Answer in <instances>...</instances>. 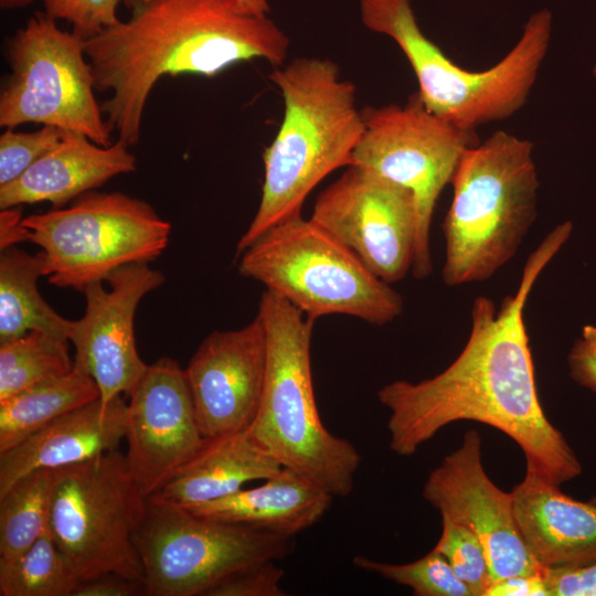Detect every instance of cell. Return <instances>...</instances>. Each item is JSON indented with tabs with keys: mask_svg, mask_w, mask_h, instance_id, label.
Returning a JSON list of instances; mask_svg holds the SVG:
<instances>
[{
	"mask_svg": "<svg viewBox=\"0 0 596 596\" xmlns=\"http://www.w3.org/2000/svg\"><path fill=\"white\" fill-rule=\"evenodd\" d=\"M572 230L566 221L542 240L529 256L515 292L499 307L486 296L473 299L469 337L445 370L415 383L395 380L377 391L390 413L386 427L393 453L412 456L445 426L476 421L519 445L525 473L556 487L582 473L577 456L540 403L523 317L534 284Z\"/></svg>",
	"mask_w": 596,
	"mask_h": 596,
	"instance_id": "6da1fadb",
	"label": "cell"
},
{
	"mask_svg": "<svg viewBox=\"0 0 596 596\" xmlns=\"http://www.w3.org/2000/svg\"><path fill=\"white\" fill-rule=\"evenodd\" d=\"M126 21L84 41L110 131L128 147L140 138L157 82L182 74L212 77L241 62L283 65L290 40L268 17L243 12L237 0H123Z\"/></svg>",
	"mask_w": 596,
	"mask_h": 596,
	"instance_id": "7a4b0ae2",
	"label": "cell"
},
{
	"mask_svg": "<svg viewBox=\"0 0 596 596\" xmlns=\"http://www.w3.org/2000/svg\"><path fill=\"white\" fill-rule=\"evenodd\" d=\"M269 79L284 100V116L265 149L257 212L236 245L240 256L274 225L301 213L304 201L334 170L348 167L363 130L355 86L329 58L296 57Z\"/></svg>",
	"mask_w": 596,
	"mask_h": 596,
	"instance_id": "3957f363",
	"label": "cell"
},
{
	"mask_svg": "<svg viewBox=\"0 0 596 596\" xmlns=\"http://www.w3.org/2000/svg\"><path fill=\"white\" fill-rule=\"evenodd\" d=\"M258 313L266 328L267 362L258 413L248 430L283 467L332 497H348L361 455L320 418L310 361L315 320L269 289L262 295Z\"/></svg>",
	"mask_w": 596,
	"mask_h": 596,
	"instance_id": "277c9868",
	"label": "cell"
},
{
	"mask_svg": "<svg viewBox=\"0 0 596 596\" xmlns=\"http://www.w3.org/2000/svg\"><path fill=\"white\" fill-rule=\"evenodd\" d=\"M532 153V142L505 131L464 152L443 223L447 286L486 281L517 254L538 215Z\"/></svg>",
	"mask_w": 596,
	"mask_h": 596,
	"instance_id": "5b68a950",
	"label": "cell"
},
{
	"mask_svg": "<svg viewBox=\"0 0 596 596\" xmlns=\"http://www.w3.org/2000/svg\"><path fill=\"white\" fill-rule=\"evenodd\" d=\"M369 30L391 38L405 54L418 82L416 94L430 113L466 130L503 120L526 102L546 55L552 14L533 13L510 52L482 72L456 65L421 30L411 0H360Z\"/></svg>",
	"mask_w": 596,
	"mask_h": 596,
	"instance_id": "8992f818",
	"label": "cell"
},
{
	"mask_svg": "<svg viewBox=\"0 0 596 596\" xmlns=\"http://www.w3.org/2000/svg\"><path fill=\"white\" fill-rule=\"evenodd\" d=\"M238 272L316 320L347 315L383 326L403 298L311 217L296 214L270 227L241 254Z\"/></svg>",
	"mask_w": 596,
	"mask_h": 596,
	"instance_id": "52a82bcc",
	"label": "cell"
},
{
	"mask_svg": "<svg viewBox=\"0 0 596 596\" xmlns=\"http://www.w3.org/2000/svg\"><path fill=\"white\" fill-rule=\"evenodd\" d=\"M22 224L28 241L42 248L49 283L82 292L120 267L157 259L171 232L150 204L121 192L91 191L68 207L23 217Z\"/></svg>",
	"mask_w": 596,
	"mask_h": 596,
	"instance_id": "ba28073f",
	"label": "cell"
},
{
	"mask_svg": "<svg viewBox=\"0 0 596 596\" xmlns=\"http://www.w3.org/2000/svg\"><path fill=\"white\" fill-rule=\"evenodd\" d=\"M145 500L119 449L58 468L47 529L81 582L116 574L143 583L135 533Z\"/></svg>",
	"mask_w": 596,
	"mask_h": 596,
	"instance_id": "9c48e42d",
	"label": "cell"
},
{
	"mask_svg": "<svg viewBox=\"0 0 596 596\" xmlns=\"http://www.w3.org/2000/svg\"><path fill=\"white\" fill-rule=\"evenodd\" d=\"M292 539L205 519L152 494L145 500L135 545L147 596H205L241 567L288 556Z\"/></svg>",
	"mask_w": 596,
	"mask_h": 596,
	"instance_id": "30bf717a",
	"label": "cell"
},
{
	"mask_svg": "<svg viewBox=\"0 0 596 596\" xmlns=\"http://www.w3.org/2000/svg\"><path fill=\"white\" fill-rule=\"evenodd\" d=\"M10 74L0 93V126L41 124L111 145L84 40L38 11L6 43Z\"/></svg>",
	"mask_w": 596,
	"mask_h": 596,
	"instance_id": "8fae6325",
	"label": "cell"
},
{
	"mask_svg": "<svg viewBox=\"0 0 596 596\" xmlns=\"http://www.w3.org/2000/svg\"><path fill=\"white\" fill-rule=\"evenodd\" d=\"M364 130L350 166L376 173L412 192L417 227L412 274L418 279L433 272L429 232L436 202L451 183L464 152L478 143L476 130H466L428 111L414 94L404 105L362 109Z\"/></svg>",
	"mask_w": 596,
	"mask_h": 596,
	"instance_id": "7c38bea8",
	"label": "cell"
},
{
	"mask_svg": "<svg viewBox=\"0 0 596 596\" xmlns=\"http://www.w3.org/2000/svg\"><path fill=\"white\" fill-rule=\"evenodd\" d=\"M310 217L383 281H400L412 269L417 214L414 195L406 188L348 166L318 195Z\"/></svg>",
	"mask_w": 596,
	"mask_h": 596,
	"instance_id": "4fadbf2b",
	"label": "cell"
},
{
	"mask_svg": "<svg viewBox=\"0 0 596 596\" xmlns=\"http://www.w3.org/2000/svg\"><path fill=\"white\" fill-rule=\"evenodd\" d=\"M424 499L481 542L490 584L512 575L544 573L519 532L511 492L498 488L481 461V437L467 430L461 445L433 469L424 483Z\"/></svg>",
	"mask_w": 596,
	"mask_h": 596,
	"instance_id": "5bb4252c",
	"label": "cell"
},
{
	"mask_svg": "<svg viewBox=\"0 0 596 596\" xmlns=\"http://www.w3.org/2000/svg\"><path fill=\"white\" fill-rule=\"evenodd\" d=\"M129 397L126 461L141 494L157 493L205 443L185 370L171 358L149 364Z\"/></svg>",
	"mask_w": 596,
	"mask_h": 596,
	"instance_id": "9a60e30c",
	"label": "cell"
},
{
	"mask_svg": "<svg viewBox=\"0 0 596 596\" xmlns=\"http://www.w3.org/2000/svg\"><path fill=\"white\" fill-rule=\"evenodd\" d=\"M110 289L88 285L85 312L72 322L68 340L75 348L74 366L91 375L104 404L128 395L148 369L135 338V315L140 300L164 283L148 264H130L115 270Z\"/></svg>",
	"mask_w": 596,
	"mask_h": 596,
	"instance_id": "2e32d148",
	"label": "cell"
},
{
	"mask_svg": "<svg viewBox=\"0 0 596 596\" xmlns=\"http://www.w3.org/2000/svg\"><path fill=\"white\" fill-rule=\"evenodd\" d=\"M267 362L264 320L237 330L213 331L184 369L205 438L249 429L258 413Z\"/></svg>",
	"mask_w": 596,
	"mask_h": 596,
	"instance_id": "e0dca14e",
	"label": "cell"
},
{
	"mask_svg": "<svg viewBox=\"0 0 596 596\" xmlns=\"http://www.w3.org/2000/svg\"><path fill=\"white\" fill-rule=\"evenodd\" d=\"M128 406L123 395L73 409L18 445L0 453V496L38 469H58L118 449L126 437Z\"/></svg>",
	"mask_w": 596,
	"mask_h": 596,
	"instance_id": "ac0fdd59",
	"label": "cell"
},
{
	"mask_svg": "<svg viewBox=\"0 0 596 596\" xmlns=\"http://www.w3.org/2000/svg\"><path fill=\"white\" fill-rule=\"evenodd\" d=\"M511 494L522 540L543 568L596 563V496L579 501L530 473Z\"/></svg>",
	"mask_w": 596,
	"mask_h": 596,
	"instance_id": "d6986e66",
	"label": "cell"
},
{
	"mask_svg": "<svg viewBox=\"0 0 596 596\" xmlns=\"http://www.w3.org/2000/svg\"><path fill=\"white\" fill-rule=\"evenodd\" d=\"M116 140L104 147L66 130L62 141L17 180L0 187V209L50 202L61 209L111 178L134 172L137 159Z\"/></svg>",
	"mask_w": 596,
	"mask_h": 596,
	"instance_id": "ffe728a7",
	"label": "cell"
},
{
	"mask_svg": "<svg viewBox=\"0 0 596 596\" xmlns=\"http://www.w3.org/2000/svg\"><path fill=\"white\" fill-rule=\"evenodd\" d=\"M332 498L311 480L283 467L258 487L187 509L205 519L295 536L324 517Z\"/></svg>",
	"mask_w": 596,
	"mask_h": 596,
	"instance_id": "44dd1931",
	"label": "cell"
},
{
	"mask_svg": "<svg viewBox=\"0 0 596 596\" xmlns=\"http://www.w3.org/2000/svg\"><path fill=\"white\" fill-rule=\"evenodd\" d=\"M281 468L247 429L206 438L155 494L184 508L194 507L235 493L246 482L266 480Z\"/></svg>",
	"mask_w": 596,
	"mask_h": 596,
	"instance_id": "7402d4cb",
	"label": "cell"
},
{
	"mask_svg": "<svg viewBox=\"0 0 596 596\" xmlns=\"http://www.w3.org/2000/svg\"><path fill=\"white\" fill-rule=\"evenodd\" d=\"M42 253L12 246L0 255V343L36 330L68 340L72 320L58 315L41 296ZM70 341V340H68Z\"/></svg>",
	"mask_w": 596,
	"mask_h": 596,
	"instance_id": "603a6c76",
	"label": "cell"
},
{
	"mask_svg": "<svg viewBox=\"0 0 596 596\" xmlns=\"http://www.w3.org/2000/svg\"><path fill=\"white\" fill-rule=\"evenodd\" d=\"M99 398L94 379L77 368L0 401V453L57 417Z\"/></svg>",
	"mask_w": 596,
	"mask_h": 596,
	"instance_id": "cb8c5ba5",
	"label": "cell"
},
{
	"mask_svg": "<svg viewBox=\"0 0 596 596\" xmlns=\"http://www.w3.org/2000/svg\"><path fill=\"white\" fill-rule=\"evenodd\" d=\"M58 469H38L0 496V561L15 558L46 530Z\"/></svg>",
	"mask_w": 596,
	"mask_h": 596,
	"instance_id": "d4e9b609",
	"label": "cell"
},
{
	"mask_svg": "<svg viewBox=\"0 0 596 596\" xmlns=\"http://www.w3.org/2000/svg\"><path fill=\"white\" fill-rule=\"evenodd\" d=\"M79 583L49 529L15 558L0 561V596H73Z\"/></svg>",
	"mask_w": 596,
	"mask_h": 596,
	"instance_id": "484cf974",
	"label": "cell"
},
{
	"mask_svg": "<svg viewBox=\"0 0 596 596\" xmlns=\"http://www.w3.org/2000/svg\"><path fill=\"white\" fill-rule=\"evenodd\" d=\"M68 340L41 331L0 343V401L74 368Z\"/></svg>",
	"mask_w": 596,
	"mask_h": 596,
	"instance_id": "4316f807",
	"label": "cell"
},
{
	"mask_svg": "<svg viewBox=\"0 0 596 596\" xmlns=\"http://www.w3.org/2000/svg\"><path fill=\"white\" fill-rule=\"evenodd\" d=\"M352 562L360 570L409 587L416 596H473L435 549L406 564L384 563L362 555H356Z\"/></svg>",
	"mask_w": 596,
	"mask_h": 596,
	"instance_id": "83f0119b",
	"label": "cell"
},
{
	"mask_svg": "<svg viewBox=\"0 0 596 596\" xmlns=\"http://www.w3.org/2000/svg\"><path fill=\"white\" fill-rule=\"evenodd\" d=\"M441 534L434 549L448 561L473 596H485L490 585V571L481 542L469 529L446 515H441Z\"/></svg>",
	"mask_w": 596,
	"mask_h": 596,
	"instance_id": "f1b7e54d",
	"label": "cell"
},
{
	"mask_svg": "<svg viewBox=\"0 0 596 596\" xmlns=\"http://www.w3.org/2000/svg\"><path fill=\"white\" fill-rule=\"evenodd\" d=\"M66 130L54 126H42L32 132L6 128L0 136V187L22 175L39 159L54 149Z\"/></svg>",
	"mask_w": 596,
	"mask_h": 596,
	"instance_id": "f546056e",
	"label": "cell"
},
{
	"mask_svg": "<svg viewBox=\"0 0 596 596\" xmlns=\"http://www.w3.org/2000/svg\"><path fill=\"white\" fill-rule=\"evenodd\" d=\"M44 11L72 25L84 41L120 22L117 8L123 0H41Z\"/></svg>",
	"mask_w": 596,
	"mask_h": 596,
	"instance_id": "4dcf8cb0",
	"label": "cell"
},
{
	"mask_svg": "<svg viewBox=\"0 0 596 596\" xmlns=\"http://www.w3.org/2000/svg\"><path fill=\"white\" fill-rule=\"evenodd\" d=\"M276 562L263 560L241 567L210 588L205 596H284L285 571Z\"/></svg>",
	"mask_w": 596,
	"mask_h": 596,
	"instance_id": "1f68e13d",
	"label": "cell"
},
{
	"mask_svg": "<svg viewBox=\"0 0 596 596\" xmlns=\"http://www.w3.org/2000/svg\"><path fill=\"white\" fill-rule=\"evenodd\" d=\"M550 596H596V563L582 567L545 568Z\"/></svg>",
	"mask_w": 596,
	"mask_h": 596,
	"instance_id": "d6a6232c",
	"label": "cell"
},
{
	"mask_svg": "<svg viewBox=\"0 0 596 596\" xmlns=\"http://www.w3.org/2000/svg\"><path fill=\"white\" fill-rule=\"evenodd\" d=\"M567 363L571 377L596 394V326L583 327L570 350Z\"/></svg>",
	"mask_w": 596,
	"mask_h": 596,
	"instance_id": "836d02e7",
	"label": "cell"
},
{
	"mask_svg": "<svg viewBox=\"0 0 596 596\" xmlns=\"http://www.w3.org/2000/svg\"><path fill=\"white\" fill-rule=\"evenodd\" d=\"M146 595L142 582L116 574H104L82 581L73 596H136Z\"/></svg>",
	"mask_w": 596,
	"mask_h": 596,
	"instance_id": "e575fe53",
	"label": "cell"
},
{
	"mask_svg": "<svg viewBox=\"0 0 596 596\" xmlns=\"http://www.w3.org/2000/svg\"><path fill=\"white\" fill-rule=\"evenodd\" d=\"M485 596H550L543 573L512 575L489 585Z\"/></svg>",
	"mask_w": 596,
	"mask_h": 596,
	"instance_id": "d590c367",
	"label": "cell"
},
{
	"mask_svg": "<svg viewBox=\"0 0 596 596\" xmlns=\"http://www.w3.org/2000/svg\"><path fill=\"white\" fill-rule=\"evenodd\" d=\"M22 213L18 206L1 209L0 248L1 251L28 241L29 231L22 224Z\"/></svg>",
	"mask_w": 596,
	"mask_h": 596,
	"instance_id": "8d00e7d4",
	"label": "cell"
},
{
	"mask_svg": "<svg viewBox=\"0 0 596 596\" xmlns=\"http://www.w3.org/2000/svg\"><path fill=\"white\" fill-rule=\"evenodd\" d=\"M240 9L253 15H268L270 6L268 0H237Z\"/></svg>",
	"mask_w": 596,
	"mask_h": 596,
	"instance_id": "74e56055",
	"label": "cell"
},
{
	"mask_svg": "<svg viewBox=\"0 0 596 596\" xmlns=\"http://www.w3.org/2000/svg\"><path fill=\"white\" fill-rule=\"evenodd\" d=\"M34 1L35 0H0V7L1 9H4V10L18 9V8L26 7Z\"/></svg>",
	"mask_w": 596,
	"mask_h": 596,
	"instance_id": "f35d334b",
	"label": "cell"
}]
</instances>
